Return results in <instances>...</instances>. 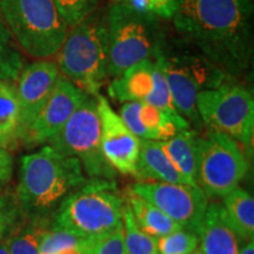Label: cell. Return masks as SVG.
Listing matches in <instances>:
<instances>
[{"label": "cell", "instance_id": "cell-3", "mask_svg": "<svg viewBox=\"0 0 254 254\" xmlns=\"http://www.w3.org/2000/svg\"><path fill=\"white\" fill-rule=\"evenodd\" d=\"M154 59L166 79L177 112L196 128L202 127L196 110L198 93L232 79L180 38L171 41L166 38Z\"/></svg>", "mask_w": 254, "mask_h": 254}, {"label": "cell", "instance_id": "cell-14", "mask_svg": "<svg viewBox=\"0 0 254 254\" xmlns=\"http://www.w3.org/2000/svg\"><path fill=\"white\" fill-rule=\"evenodd\" d=\"M88 95L60 74L50 98L32 124L24 144L27 146L46 145L68 122Z\"/></svg>", "mask_w": 254, "mask_h": 254}, {"label": "cell", "instance_id": "cell-5", "mask_svg": "<svg viewBox=\"0 0 254 254\" xmlns=\"http://www.w3.org/2000/svg\"><path fill=\"white\" fill-rule=\"evenodd\" d=\"M160 21L122 2L111 5L106 20L109 78L119 77L141 60L154 59L166 39Z\"/></svg>", "mask_w": 254, "mask_h": 254}, {"label": "cell", "instance_id": "cell-11", "mask_svg": "<svg viewBox=\"0 0 254 254\" xmlns=\"http://www.w3.org/2000/svg\"><path fill=\"white\" fill-rule=\"evenodd\" d=\"M128 190L163 211L184 230L195 234L208 205L201 189L189 184L139 182Z\"/></svg>", "mask_w": 254, "mask_h": 254}, {"label": "cell", "instance_id": "cell-2", "mask_svg": "<svg viewBox=\"0 0 254 254\" xmlns=\"http://www.w3.org/2000/svg\"><path fill=\"white\" fill-rule=\"evenodd\" d=\"M85 183L86 174L77 158L66 157L45 145L21 158L14 194L23 217L47 219Z\"/></svg>", "mask_w": 254, "mask_h": 254}, {"label": "cell", "instance_id": "cell-8", "mask_svg": "<svg viewBox=\"0 0 254 254\" xmlns=\"http://www.w3.org/2000/svg\"><path fill=\"white\" fill-rule=\"evenodd\" d=\"M196 110L209 131L224 133L251 148L254 134V99L249 88L225 82L221 86L200 91Z\"/></svg>", "mask_w": 254, "mask_h": 254}, {"label": "cell", "instance_id": "cell-25", "mask_svg": "<svg viewBox=\"0 0 254 254\" xmlns=\"http://www.w3.org/2000/svg\"><path fill=\"white\" fill-rule=\"evenodd\" d=\"M123 228L124 241L128 254H159L157 239L139 228L126 199L123 208Z\"/></svg>", "mask_w": 254, "mask_h": 254}, {"label": "cell", "instance_id": "cell-20", "mask_svg": "<svg viewBox=\"0 0 254 254\" xmlns=\"http://www.w3.org/2000/svg\"><path fill=\"white\" fill-rule=\"evenodd\" d=\"M125 199L131 207L136 225L148 236L158 239L182 228L163 211L155 207L147 200L133 193L132 190H127Z\"/></svg>", "mask_w": 254, "mask_h": 254}, {"label": "cell", "instance_id": "cell-33", "mask_svg": "<svg viewBox=\"0 0 254 254\" xmlns=\"http://www.w3.org/2000/svg\"><path fill=\"white\" fill-rule=\"evenodd\" d=\"M238 254H254V240L247 241L246 245L239 251Z\"/></svg>", "mask_w": 254, "mask_h": 254}, {"label": "cell", "instance_id": "cell-32", "mask_svg": "<svg viewBox=\"0 0 254 254\" xmlns=\"http://www.w3.org/2000/svg\"><path fill=\"white\" fill-rule=\"evenodd\" d=\"M13 174V158L11 152L0 146V183L2 185L9 183Z\"/></svg>", "mask_w": 254, "mask_h": 254}, {"label": "cell", "instance_id": "cell-26", "mask_svg": "<svg viewBox=\"0 0 254 254\" xmlns=\"http://www.w3.org/2000/svg\"><path fill=\"white\" fill-rule=\"evenodd\" d=\"M81 254H128L124 241L123 222L104 236L85 240Z\"/></svg>", "mask_w": 254, "mask_h": 254}, {"label": "cell", "instance_id": "cell-17", "mask_svg": "<svg viewBox=\"0 0 254 254\" xmlns=\"http://www.w3.org/2000/svg\"><path fill=\"white\" fill-rule=\"evenodd\" d=\"M158 64L154 59H145L125 69L119 77L113 78L109 93L119 103L141 101L146 103L153 93Z\"/></svg>", "mask_w": 254, "mask_h": 254}, {"label": "cell", "instance_id": "cell-7", "mask_svg": "<svg viewBox=\"0 0 254 254\" xmlns=\"http://www.w3.org/2000/svg\"><path fill=\"white\" fill-rule=\"evenodd\" d=\"M57 55L62 75L87 94L100 93L109 78L106 23L92 13L69 27Z\"/></svg>", "mask_w": 254, "mask_h": 254}, {"label": "cell", "instance_id": "cell-13", "mask_svg": "<svg viewBox=\"0 0 254 254\" xmlns=\"http://www.w3.org/2000/svg\"><path fill=\"white\" fill-rule=\"evenodd\" d=\"M59 77L58 65L49 59H37L21 69L14 84L19 104L20 142H24L32 124L46 104Z\"/></svg>", "mask_w": 254, "mask_h": 254}, {"label": "cell", "instance_id": "cell-23", "mask_svg": "<svg viewBox=\"0 0 254 254\" xmlns=\"http://www.w3.org/2000/svg\"><path fill=\"white\" fill-rule=\"evenodd\" d=\"M51 222L45 218L21 217L6 237L11 254H40V244Z\"/></svg>", "mask_w": 254, "mask_h": 254}, {"label": "cell", "instance_id": "cell-27", "mask_svg": "<svg viewBox=\"0 0 254 254\" xmlns=\"http://www.w3.org/2000/svg\"><path fill=\"white\" fill-rule=\"evenodd\" d=\"M157 246L159 254H192L198 249V237L193 232L180 228L158 238Z\"/></svg>", "mask_w": 254, "mask_h": 254}, {"label": "cell", "instance_id": "cell-37", "mask_svg": "<svg viewBox=\"0 0 254 254\" xmlns=\"http://www.w3.org/2000/svg\"><path fill=\"white\" fill-rule=\"evenodd\" d=\"M2 190H4V185H2V184L0 183V193H1Z\"/></svg>", "mask_w": 254, "mask_h": 254}, {"label": "cell", "instance_id": "cell-1", "mask_svg": "<svg viewBox=\"0 0 254 254\" xmlns=\"http://www.w3.org/2000/svg\"><path fill=\"white\" fill-rule=\"evenodd\" d=\"M174 30L221 69L239 79L253 62L252 0H174Z\"/></svg>", "mask_w": 254, "mask_h": 254}, {"label": "cell", "instance_id": "cell-12", "mask_svg": "<svg viewBox=\"0 0 254 254\" xmlns=\"http://www.w3.org/2000/svg\"><path fill=\"white\" fill-rule=\"evenodd\" d=\"M100 118L101 151L117 173L136 178L140 139L127 128L120 116L103 94L94 95Z\"/></svg>", "mask_w": 254, "mask_h": 254}, {"label": "cell", "instance_id": "cell-18", "mask_svg": "<svg viewBox=\"0 0 254 254\" xmlns=\"http://www.w3.org/2000/svg\"><path fill=\"white\" fill-rule=\"evenodd\" d=\"M136 179L140 182L189 184L165 153L161 141L154 140H140Z\"/></svg>", "mask_w": 254, "mask_h": 254}, {"label": "cell", "instance_id": "cell-30", "mask_svg": "<svg viewBox=\"0 0 254 254\" xmlns=\"http://www.w3.org/2000/svg\"><path fill=\"white\" fill-rule=\"evenodd\" d=\"M21 214L14 193H0V240L4 239L20 220Z\"/></svg>", "mask_w": 254, "mask_h": 254}, {"label": "cell", "instance_id": "cell-29", "mask_svg": "<svg viewBox=\"0 0 254 254\" xmlns=\"http://www.w3.org/2000/svg\"><path fill=\"white\" fill-rule=\"evenodd\" d=\"M68 27L74 26L93 13L100 0H55Z\"/></svg>", "mask_w": 254, "mask_h": 254}, {"label": "cell", "instance_id": "cell-19", "mask_svg": "<svg viewBox=\"0 0 254 254\" xmlns=\"http://www.w3.org/2000/svg\"><path fill=\"white\" fill-rule=\"evenodd\" d=\"M198 140L199 133L195 129L187 128L178 132L168 140L161 141L165 153L192 186H198Z\"/></svg>", "mask_w": 254, "mask_h": 254}, {"label": "cell", "instance_id": "cell-35", "mask_svg": "<svg viewBox=\"0 0 254 254\" xmlns=\"http://www.w3.org/2000/svg\"><path fill=\"white\" fill-rule=\"evenodd\" d=\"M0 254H11V253H9L8 245H7V239H6V238L0 240Z\"/></svg>", "mask_w": 254, "mask_h": 254}, {"label": "cell", "instance_id": "cell-28", "mask_svg": "<svg viewBox=\"0 0 254 254\" xmlns=\"http://www.w3.org/2000/svg\"><path fill=\"white\" fill-rule=\"evenodd\" d=\"M85 240L62 228L51 227L45 232L40 244V254H56L72 247H82Z\"/></svg>", "mask_w": 254, "mask_h": 254}, {"label": "cell", "instance_id": "cell-9", "mask_svg": "<svg viewBox=\"0 0 254 254\" xmlns=\"http://www.w3.org/2000/svg\"><path fill=\"white\" fill-rule=\"evenodd\" d=\"M46 145L60 154L77 158L90 179L113 180L117 176L101 151L100 118L94 95H88Z\"/></svg>", "mask_w": 254, "mask_h": 254}, {"label": "cell", "instance_id": "cell-34", "mask_svg": "<svg viewBox=\"0 0 254 254\" xmlns=\"http://www.w3.org/2000/svg\"><path fill=\"white\" fill-rule=\"evenodd\" d=\"M56 254H81V247H72V249H66L60 251Z\"/></svg>", "mask_w": 254, "mask_h": 254}, {"label": "cell", "instance_id": "cell-31", "mask_svg": "<svg viewBox=\"0 0 254 254\" xmlns=\"http://www.w3.org/2000/svg\"><path fill=\"white\" fill-rule=\"evenodd\" d=\"M140 13L152 15L161 20H171L176 8L174 0H116Z\"/></svg>", "mask_w": 254, "mask_h": 254}, {"label": "cell", "instance_id": "cell-10", "mask_svg": "<svg viewBox=\"0 0 254 254\" xmlns=\"http://www.w3.org/2000/svg\"><path fill=\"white\" fill-rule=\"evenodd\" d=\"M249 171L239 142L224 133L199 135L196 185L207 198H224L236 190Z\"/></svg>", "mask_w": 254, "mask_h": 254}, {"label": "cell", "instance_id": "cell-21", "mask_svg": "<svg viewBox=\"0 0 254 254\" xmlns=\"http://www.w3.org/2000/svg\"><path fill=\"white\" fill-rule=\"evenodd\" d=\"M222 206L230 225L240 241L254 240V199L249 192L237 187L224 196Z\"/></svg>", "mask_w": 254, "mask_h": 254}, {"label": "cell", "instance_id": "cell-15", "mask_svg": "<svg viewBox=\"0 0 254 254\" xmlns=\"http://www.w3.org/2000/svg\"><path fill=\"white\" fill-rule=\"evenodd\" d=\"M119 116L140 140L166 141L178 132L190 128V124L179 113H170L141 101L123 104Z\"/></svg>", "mask_w": 254, "mask_h": 254}, {"label": "cell", "instance_id": "cell-24", "mask_svg": "<svg viewBox=\"0 0 254 254\" xmlns=\"http://www.w3.org/2000/svg\"><path fill=\"white\" fill-rule=\"evenodd\" d=\"M13 36L0 19V80L14 82L24 68V58Z\"/></svg>", "mask_w": 254, "mask_h": 254}, {"label": "cell", "instance_id": "cell-36", "mask_svg": "<svg viewBox=\"0 0 254 254\" xmlns=\"http://www.w3.org/2000/svg\"><path fill=\"white\" fill-rule=\"evenodd\" d=\"M192 254H204V253H202V252H201V251H200L199 249H196V250L194 251V252H193Z\"/></svg>", "mask_w": 254, "mask_h": 254}, {"label": "cell", "instance_id": "cell-4", "mask_svg": "<svg viewBox=\"0 0 254 254\" xmlns=\"http://www.w3.org/2000/svg\"><path fill=\"white\" fill-rule=\"evenodd\" d=\"M125 199L113 180L90 179L66 196L53 213L51 227L93 239L123 222Z\"/></svg>", "mask_w": 254, "mask_h": 254}, {"label": "cell", "instance_id": "cell-16", "mask_svg": "<svg viewBox=\"0 0 254 254\" xmlns=\"http://www.w3.org/2000/svg\"><path fill=\"white\" fill-rule=\"evenodd\" d=\"M198 249L204 254H238L240 239L228 222L221 202L207 205L201 224L196 231Z\"/></svg>", "mask_w": 254, "mask_h": 254}, {"label": "cell", "instance_id": "cell-22", "mask_svg": "<svg viewBox=\"0 0 254 254\" xmlns=\"http://www.w3.org/2000/svg\"><path fill=\"white\" fill-rule=\"evenodd\" d=\"M19 142V104L15 85L0 80V146L11 152Z\"/></svg>", "mask_w": 254, "mask_h": 254}, {"label": "cell", "instance_id": "cell-6", "mask_svg": "<svg viewBox=\"0 0 254 254\" xmlns=\"http://www.w3.org/2000/svg\"><path fill=\"white\" fill-rule=\"evenodd\" d=\"M0 12L19 49L34 59L57 55L68 33L55 0H0Z\"/></svg>", "mask_w": 254, "mask_h": 254}]
</instances>
